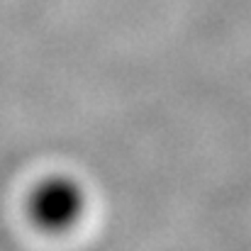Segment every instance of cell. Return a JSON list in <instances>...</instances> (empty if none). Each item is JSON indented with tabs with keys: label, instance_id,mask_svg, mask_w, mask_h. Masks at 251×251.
I'll return each instance as SVG.
<instances>
[{
	"label": "cell",
	"instance_id": "1",
	"mask_svg": "<svg viewBox=\"0 0 251 251\" xmlns=\"http://www.w3.org/2000/svg\"><path fill=\"white\" fill-rule=\"evenodd\" d=\"M90 212L85 183L66 171H49L34 178L22 195V217L42 237L61 239L81 229Z\"/></svg>",
	"mask_w": 251,
	"mask_h": 251
}]
</instances>
